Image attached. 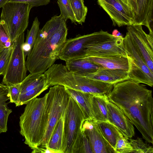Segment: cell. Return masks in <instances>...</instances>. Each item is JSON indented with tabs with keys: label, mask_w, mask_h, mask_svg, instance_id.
I'll return each mask as SVG.
<instances>
[{
	"label": "cell",
	"mask_w": 153,
	"mask_h": 153,
	"mask_svg": "<svg viewBox=\"0 0 153 153\" xmlns=\"http://www.w3.org/2000/svg\"><path fill=\"white\" fill-rule=\"evenodd\" d=\"M82 131L88 138L93 153H115L96 122L92 128L82 129Z\"/></svg>",
	"instance_id": "obj_15"
},
{
	"label": "cell",
	"mask_w": 153,
	"mask_h": 153,
	"mask_svg": "<svg viewBox=\"0 0 153 153\" xmlns=\"http://www.w3.org/2000/svg\"><path fill=\"white\" fill-rule=\"evenodd\" d=\"M130 143L132 147V153H153V148L144 142L142 139L137 137L136 139L130 140Z\"/></svg>",
	"instance_id": "obj_31"
},
{
	"label": "cell",
	"mask_w": 153,
	"mask_h": 153,
	"mask_svg": "<svg viewBox=\"0 0 153 153\" xmlns=\"http://www.w3.org/2000/svg\"><path fill=\"white\" fill-rule=\"evenodd\" d=\"M78 153H93L88 138L82 132Z\"/></svg>",
	"instance_id": "obj_35"
},
{
	"label": "cell",
	"mask_w": 153,
	"mask_h": 153,
	"mask_svg": "<svg viewBox=\"0 0 153 153\" xmlns=\"http://www.w3.org/2000/svg\"><path fill=\"white\" fill-rule=\"evenodd\" d=\"M12 41L4 21L0 20V48H9L13 45Z\"/></svg>",
	"instance_id": "obj_32"
},
{
	"label": "cell",
	"mask_w": 153,
	"mask_h": 153,
	"mask_svg": "<svg viewBox=\"0 0 153 153\" xmlns=\"http://www.w3.org/2000/svg\"><path fill=\"white\" fill-rule=\"evenodd\" d=\"M44 74L50 86L60 85L95 95L103 94L106 91L105 82L74 74L61 64H54Z\"/></svg>",
	"instance_id": "obj_4"
},
{
	"label": "cell",
	"mask_w": 153,
	"mask_h": 153,
	"mask_svg": "<svg viewBox=\"0 0 153 153\" xmlns=\"http://www.w3.org/2000/svg\"><path fill=\"white\" fill-rule=\"evenodd\" d=\"M32 153H56L53 150L50 149L48 147H45L38 146L32 149Z\"/></svg>",
	"instance_id": "obj_38"
},
{
	"label": "cell",
	"mask_w": 153,
	"mask_h": 153,
	"mask_svg": "<svg viewBox=\"0 0 153 153\" xmlns=\"http://www.w3.org/2000/svg\"><path fill=\"white\" fill-rule=\"evenodd\" d=\"M83 58L105 68L122 69L127 71L128 70V62L127 56H122L103 57L88 56Z\"/></svg>",
	"instance_id": "obj_19"
},
{
	"label": "cell",
	"mask_w": 153,
	"mask_h": 153,
	"mask_svg": "<svg viewBox=\"0 0 153 153\" xmlns=\"http://www.w3.org/2000/svg\"><path fill=\"white\" fill-rule=\"evenodd\" d=\"M60 11V15L67 20L69 19L72 23L76 25L75 17L69 0H57Z\"/></svg>",
	"instance_id": "obj_29"
},
{
	"label": "cell",
	"mask_w": 153,
	"mask_h": 153,
	"mask_svg": "<svg viewBox=\"0 0 153 153\" xmlns=\"http://www.w3.org/2000/svg\"><path fill=\"white\" fill-rule=\"evenodd\" d=\"M47 93L46 106V126L43 137L38 146L47 147L52 133L65 112L70 95L62 85L50 88Z\"/></svg>",
	"instance_id": "obj_5"
},
{
	"label": "cell",
	"mask_w": 153,
	"mask_h": 153,
	"mask_svg": "<svg viewBox=\"0 0 153 153\" xmlns=\"http://www.w3.org/2000/svg\"><path fill=\"white\" fill-rule=\"evenodd\" d=\"M13 46L9 48H0V75L5 74L12 54Z\"/></svg>",
	"instance_id": "obj_30"
},
{
	"label": "cell",
	"mask_w": 153,
	"mask_h": 153,
	"mask_svg": "<svg viewBox=\"0 0 153 153\" xmlns=\"http://www.w3.org/2000/svg\"><path fill=\"white\" fill-rule=\"evenodd\" d=\"M138 13L133 25H143L153 32V0H137Z\"/></svg>",
	"instance_id": "obj_17"
},
{
	"label": "cell",
	"mask_w": 153,
	"mask_h": 153,
	"mask_svg": "<svg viewBox=\"0 0 153 153\" xmlns=\"http://www.w3.org/2000/svg\"><path fill=\"white\" fill-rule=\"evenodd\" d=\"M32 7L27 4L8 2L2 7L0 20L4 21L12 41L24 33Z\"/></svg>",
	"instance_id": "obj_9"
},
{
	"label": "cell",
	"mask_w": 153,
	"mask_h": 153,
	"mask_svg": "<svg viewBox=\"0 0 153 153\" xmlns=\"http://www.w3.org/2000/svg\"><path fill=\"white\" fill-rule=\"evenodd\" d=\"M9 99V87L0 83V133L6 132L7 130L8 117L12 112L6 102Z\"/></svg>",
	"instance_id": "obj_22"
},
{
	"label": "cell",
	"mask_w": 153,
	"mask_h": 153,
	"mask_svg": "<svg viewBox=\"0 0 153 153\" xmlns=\"http://www.w3.org/2000/svg\"><path fill=\"white\" fill-rule=\"evenodd\" d=\"M65 88L67 92L76 102L81 109L85 120L95 121L90 99V94Z\"/></svg>",
	"instance_id": "obj_20"
},
{
	"label": "cell",
	"mask_w": 153,
	"mask_h": 153,
	"mask_svg": "<svg viewBox=\"0 0 153 153\" xmlns=\"http://www.w3.org/2000/svg\"><path fill=\"white\" fill-rule=\"evenodd\" d=\"M76 22L82 25L85 22L88 8L84 4V0H69Z\"/></svg>",
	"instance_id": "obj_27"
},
{
	"label": "cell",
	"mask_w": 153,
	"mask_h": 153,
	"mask_svg": "<svg viewBox=\"0 0 153 153\" xmlns=\"http://www.w3.org/2000/svg\"><path fill=\"white\" fill-rule=\"evenodd\" d=\"M127 1L129 7L133 15L134 22V20L136 18L138 13L137 0H127Z\"/></svg>",
	"instance_id": "obj_37"
},
{
	"label": "cell",
	"mask_w": 153,
	"mask_h": 153,
	"mask_svg": "<svg viewBox=\"0 0 153 153\" xmlns=\"http://www.w3.org/2000/svg\"><path fill=\"white\" fill-rule=\"evenodd\" d=\"M128 139L122 134L118 137L115 148V153H132V147Z\"/></svg>",
	"instance_id": "obj_33"
},
{
	"label": "cell",
	"mask_w": 153,
	"mask_h": 153,
	"mask_svg": "<svg viewBox=\"0 0 153 153\" xmlns=\"http://www.w3.org/2000/svg\"><path fill=\"white\" fill-rule=\"evenodd\" d=\"M65 19L55 15L47 21L40 32L26 61L31 74H43L59 59L68 33Z\"/></svg>",
	"instance_id": "obj_2"
},
{
	"label": "cell",
	"mask_w": 153,
	"mask_h": 153,
	"mask_svg": "<svg viewBox=\"0 0 153 153\" xmlns=\"http://www.w3.org/2000/svg\"><path fill=\"white\" fill-rule=\"evenodd\" d=\"M40 22L38 17L34 19L30 30H27L25 43L29 45L31 48H33L38 36L40 29Z\"/></svg>",
	"instance_id": "obj_28"
},
{
	"label": "cell",
	"mask_w": 153,
	"mask_h": 153,
	"mask_svg": "<svg viewBox=\"0 0 153 153\" xmlns=\"http://www.w3.org/2000/svg\"><path fill=\"white\" fill-rule=\"evenodd\" d=\"M123 43L128 62L129 79L152 87L153 72L149 69L134 40L126 32Z\"/></svg>",
	"instance_id": "obj_7"
},
{
	"label": "cell",
	"mask_w": 153,
	"mask_h": 153,
	"mask_svg": "<svg viewBox=\"0 0 153 153\" xmlns=\"http://www.w3.org/2000/svg\"><path fill=\"white\" fill-rule=\"evenodd\" d=\"M120 0L122 2H123V3H124V4L127 5L129 7L127 0Z\"/></svg>",
	"instance_id": "obj_41"
},
{
	"label": "cell",
	"mask_w": 153,
	"mask_h": 153,
	"mask_svg": "<svg viewBox=\"0 0 153 153\" xmlns=\"http://www.w3.org/2000/svg\"><path fill=\"white\" fill-rule=\"evenodd\" d=\"M24 39V33L13 42L10 60L2 82L8 87L21 83L26 76V56L23 49Z\"/></svg>",
	"instance_id": "obj_10"
},
{
	"label": "cell",
	"mask_w": 153,
	"mask_h": 153,
	"mask_svg": "<svg viewBox=\"0 0 153 153\" xmlns=\"http://www.w3.org/2000/svg\"><path fill=\"white\" fill-rule=\"evenodd\" d=\"M112 34L102 30L89 34L78 35L75 37L66 39L59 55V59L65 61L86 55V46L95 45L114 39Z\"/></svg>",
	"instance_id": "obj_8"
},
{
	"label": "cell",
	"mask_w": 153,
	"mask_h": 153,
	"mask_svg": "<svg viewBox=\"0 0 153 153\" xmlns=\"http://www.w3.org/2000/svg\"><path fill=\"white\" fill-rule=\"evenodd\" d=\"M46 80L44 73H30L21 83L20 94L34 88L45 82Z\"/></svg>",
	"instance_id": "obj_25"
},
{
	"label": "cell",
	"mask_w": 153,
	"mask_h": 153,
	"mask_svg": "<svg viewBox=\"0 0 153 153\" xmlns=\"http://www.w3.org/2000/svg\"><path fill=\"white\" fill-rule=\"evenodd\" d=\"M95 122L103 136L115 151L117 139L122 133L108 121Z\"/></svg>",
	"instance_id": "obj_24"
},
{
	"label": "cell",
	"mask_w": 153,
	"mask_h": 153,
	"mask_svg": "<svg viewBox=\"0 0 153 153\" xmlns=\"http://www.w3.org/2000/svg\"><path fill=\"white\" fill-rule=\"evenodd\" d=\"M109 101L123 112L148 143H153L152 91L132 80L113 85L107 95Z\"/></svg>",
	"instance_id": "obj_1"
},
{
	"label": "cell",
	"mask_w": 153,
	"mask_h": 153,
	"mask_svg": "<svg viewBox=\"0 0 153 153\" xmlns=\"http://www.w3.org/2000/svg\"><path fill=\"white\" fill-rule=\"evenodd\" d=\"M66 67L69 71L82 76L94 73L103 68L85 58L71 59L65 61Z\"/></svg>",
	"instance_id": "obj_18"
},
{
	"label": "cell",
	"mask_w": 153,
	"mask_h": 153,
	"mask_svg": "<svg viewBox=\"0 0 153 153\" xmlns=\"http://www.w3.org/2000/svg\"><path fill=\"white\" fill-rule=\"evenodd\" d=\"M20 91L21 83L9 87L10 102L16 104L20 94Z\"/></svg>",
	"instance_id": "obj_34"
},
{
	"label": "cell",
	"mask_w": 153,
	"mask_h": 153,
	"mask_svg": "<svg viewBox=\"0 0 153 153\" xmlns=\"http://www.w3.org/2000/svg\"><path fill=\"white\" fill-rule=\"evenodd\" d=\"M97 1L109 15L114 26L133 25L134 16L131 10L120 0H97Z\"/></svg>",
	"instance_id": "obj_11"
},
{
	"label": "cell",
	"mask_w": 153,
	"mask_h": 153,
	"mask_svg": "<svg viewBox=\"0 0 153 153\" xmlns=\"http://www.w3.org/2000/svg\"><path fill=\"white\" fill-rule=\"evenodd\" d=\"M84 121L81 109L70 96L64 114V153H78Z\"/></svg>",
	"instance_id": "obj_6"
},
{
	"label": "cell",
	"mask_w": 153,
	"mask_h": 153,
	"mask_svg": "<svg viewBox=\"0 0 153 153\" xmlns=\"http://www.w3.org/2000/svg\"><path fill=\"white\" fill-rule=\"evenodd\" d=\"M9 0H0V8L2 7Z\"/></svg>",
	"instance_id": "obj_40"
},
{
	"label": "cell",
	"mask_w": 153,
	"mask_h": 153,
	"mask_svg": "<svg viewBox=\"0 0 153 153\" xmlns=\"http://www.w3.org/2000/svg\"><path fill=\"white\" fill-rule=\"evenodd\" d=\"M108 121L115 126L123 136L131 138L135 134L134 125L123 112L108 100L107 102Z\"/></svg>",
	"instance_id": "obj_14"
},
{
	"label": "cell",
	"mask_w": 153,
	"mask_h": 153,
	"mask_svg": "<svg viewBox=\"0 0 153 153\" xmlns=\"http://www.w3.org/2000/svg\"><path fill=\"white\" fill-rule=\"evenodd\" d=\"M84 76L113 85L129 79L128 71L126 70L104 68H100L94 73Z\"/></svg>",
	"instance_id": "obj_16"
},
{
	"label": "cell",
	"mask_w": 153,
	"mask_h": 153,
	"mask_svg": "<svg viewBox=\"0 0 153 153\" xmlns=\"http://www.w3.org/2000/svg\"><path fill=\"white\" fill-rule=\"evenodd\" d=\"M123 36L95 45L86 46V56H127Z\"/></svg>",
	"instance_id": "obj_13"
},
{
	"label": "cell",
	"mask_w": 153,
	"mask_h": 153,
	"mask_svg": "<svg viewBox=\"0 0 153 153\" xmlns=\"http://www.w3.org/2000/svg\"><path fill=\"white\" fill-rule=\"evenodd\" d=\"M112 35L116 38L122 36L121 33L117 30H114L113 31Z\"/></svg>",
	"instance_id": "obj_39"
},
{
	"label": "cell",
	"mask_w": 153,
	"mask_h": 153,
	"mask_svg": "<svg viewBox=\"0 0 153 153\" xmlns=\"http://www.w3.org/2000/svg\"><path fill=\"white\" fill-rule=\"evenodd\" d=\"M50 85L47 80L36 87L20 95L16 106L26 104L32 99L36 98L44 91L47 89Z\"/></svg>",
	"instance_id": "obj_26"
},
{
	"label": "cell",
	"mask_w": 153,
	"mask_h": 153,
	"mask_svg": "<svg viewBox=\"0 0 153 153\" xmlns=\"http://www.w3.org/2000/svg\"><path fill=\"white\" fill-rule=\"evenodd\" d=\"M47 97L46 93L31 100L20 117V134L25 138L24 143L32 150L39 146L45 133Z\"/></svg>",
	"instance_id": "obj_3"
},
{
	"label": "cell",
	"mask_w": 153,
	"mask_h": 153,
	"mask_svg": "<svg viewBox=\"0 0 153 153\" xmlns=\"http://www.w3.org/2000/svg\"><path fill=\"white\" fill-rule=\"evenodd\" d=\"M64 114L65 112L56 125L47 146L56 153H64Z\"/></svg>",
	"instance_id": "obj_23"
},
{
	"label": "cell",
	"mask_w": 153,
	"mask_h": 153,
	"mask_svg": "<svg viewBox=\"0 0 153 153\" xmlns=\"http://www.w3.org/2000/svg\"><path fill=\"white\" fill-rule=\"evenodd\" d=\"M127 32L141 53L147 66L153 72V47L149 44L147 34L141 25H127Z\"/></svg>",
	"instance_id": "obj_12"
},
{
	"label": "cell",
	"mask_w": 153,
	"mask_h": 153,
	"mask_svg": "<svg viewBox=\"0 0 153 153\" xmlns=\"http://www.w3.org/2000/svg\"><path fill=\"white\" fill-rule=\"evenodd\" d=\"M90 97L95 122L108 121L107 95L90 94Z\"/></svg>",
	"instance_id": "obj_21"
},
{
	"label": "cell",
	"mask_w": 153,
	"mask_h": 153,
	"mask_svg": "<svg viewBox=\"0 0 153 153\" xmlns=\"http://www.w3.org/2000/svg\"><path fill=\"white\" fill-rule=\"evenodd\" d=\"M8 2H19L27 4L32 7L48 4L50 0H9Z\"/></svg>",
	"instance_id": "obj_36"
}]
</instances>
